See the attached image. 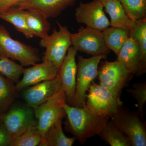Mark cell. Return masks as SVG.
I'll use <instances>...</instances> for the list:
<instances>
[{
	"instance_id": "f546056e",
	"label": "cell",
	"mask_w": 146,
	"mask_h": 146,
	"mask_svg": "<svg viewBox=\"0 0 146 146\" xmlns=\"http://www.w3.org/2000/svg\"><path fill=\"white\" fill-rule=\"evenodd\" d=\"M22 0H0V13L14 7Z\"/></svg>"
},
{
	"instance_id": "d4e9b609",
	"label": "cell",
	"mask_w": 146,
	"mask_h": 146,
	"mask_svg": "<svg viewBox=\"0 0 146 146\" xmlns=\"http://www.w3.org/2000/svg\"><path fill=\"white\" fill-rule=\"evenodd\" d=\"M24 69L22 65L12 59L0 55V74L13 83L17 84L20 81Z\"/></svg>"
},
{
	"instance_id": "ffe728a7",
	"label": "cell",
	"mask_w": 146,
	"mask_h": 146,
	"mask_svg": "<svg viewBox=\"0 0 146 146\" xmlns=\"http://www.w3.org/2000/svg\"><path fill=\"white\" fill-rule=\"evenodd\" d=\"M130 35L137 41L140 48V60L137 75L141 76L146 72V18L133 21Z\"/></svg>"
},
{
	"instance_id": "52a82bcc",
	"label": "cell",
	"mask_w": 146,
	"mask_h": 146,
	"mask_svg": "<svg viewBox=\"0 0 146 146\" xmlns=\"http://www.w3.org/2000/svg\"><path fill=\"white\" fill-rule=\"evenodd\" d=\"M132 75L122 63L117 60H105L98 70L100 84L120 98L121 91Z\"/></svg>"
},
{
	"instance_id": "7402d4cb",
	"label": "cell",
	"mask_w": 146,
	"mask_h": 146,
	"mask_svg": "<svg viewBox=\"0 0 146 146\" xmlns=\"http://www.w3.org/2000/svg\"><path fill=\"white\" fill-rule=\"evenodd\" d=\"M0 19L13 25L17 31L23 33L27 39L34 37L27 25L24 10L12 7L0 13Z\"/></svg>"
},
{
	"instance_id": "30bf717a",
	"label": "cell",
	"mask_w": 146,
	"mask_h": 146,
	"mask_svg": "<svg viewBox=\"0 0 146 146\" xmlns=\"http://www.w3.org/2000/svg\"><path fill=\"white\" fill-rule=\"evenodd\" d=\"M0 116L1 123L13 138L23 134L32 126L36 125L34 111L29 106H16Z\"/></svg>"
},
{
	"instance_id": "44dd1931",
	"label": "cell",
	"mask_w": 146,
	"mask_h": 146,
	"mask_svg": "<svg viewBox=\"0 0 146 146\" xmlns=\"http://www.w3.org/2000/svg\"><path fill=\"white\" fill-rule=\"evenodd\" d=\"M110 27L102 32L106 46L117 55L130 36V31L124 28Z\"/></svg>"
},
{
	"instance_id": "9c48e42d",
	"label": "cell",
	"mask_w": 146,
	"mask_h": 146,
	"mask_svg": "<svg viewBox=\"0 0 146 146\" xmlns=\"http://www.w3.org/2000/svg\"><path fill=\"white\" fill-rule=\"evenodd\" d=\"M72 46L77 51L93 56H107L110 52L104 38L102 32L86 27H82L77 33H71Z\"/></svg>"
},
{
	"instance_id": "4316f807",
	"label": "cell",
	"mask_w": 146,
	"mask_h": 146,
	"mask_svg": "<svg viewBox=\"0 0 146 146\" xmlns=\"http://www.w3.org/2000/svg\"><path fill=\"white\" fill-rule=\"evenodd\" d=\"M42 139V134L36 125H33L23 134L13 138L10 146H38Z\"/></svg>"
},
{
	"instance_id": "5bb4252c",
	"label": "cell",
	"mask_w": 146,
	"mask_h": 146,
	"mask_svg": "<svg viewBox=\"0 0 146 146\" xmlns=\"http://www.w3.org/2000/svg\"><path fill=\"white\" fill-rule=\"evenodd\" d=\"M24 91L23 97L29 106L34 108L53 96L62 89L58 77L31 86Z\"/></svg>"
},
{
	"instance_id": "7a4b0ae2",
	"label": "cell",
	"mask_w": 146,
	"mask_h": 146,
	"mask_svg": "<svg viewBox=\"0 0 146 146\" xmlns=\"http://www.w3.org/2000/svg\"><path fill=\"white\" fill-rule=\"evenodd\" d=\"M107 56H96L86 58L78 56L74 97L71 105L82 107L86 105V95L90 85L98 76V65Z\"/></svg>"
},
{
	"instance_id": "9a60e30c",
	"label": "cell",
	"mask_w": 146,
	"mask_h": 146,
	"mask_svg": "<svg viewBox=\"0 0 146 146\" xmlns=\"http://www.w3.org/2000/svg\"><path fill=\"white\" fill-rule=\"evenodd\" d=\"M78 0H22L14 7L19 9H35L42 12L47 18H56Z\"/></svg>"
},
{
	"instance_id": "484cf974",
	"label": "cell",
	"mask_w": 146,
	"mask_h": 146,
	"mask_svg": "<svg viewBox=\"0 0 146 146\" xmlns=\"http://www.w3.org/2000/svg\"><path fill=\"white\" fill-rule=\"evenodd\" d=\"M125 12L133 21L146 18V0H119Z\"/></svg>"
},
{
	"instance_id": "4fadbf2b",
	"label": "cell",
	"mask_w": 146,
	"mask_h": 146,
	"mask_svg": "<svg viewBox=\"0 0 146 146\" xmlns=\"http://www.w3.org/2000/svg\"><path fill=\"white\" fill-rule=\"evenodd\" d=\"M43 61L24 69L23 78L15 85L17 91L42 82L51 80L57 76L59 70L53 63L48 60Z\"/></svg>"
},
{
	"instance_id": "7c38bea8",
	"label": "cell",
	"mask_w": 146,
	"mask_h": 146,
	"mask_svg": "<svg viewBox=\"0 0 146 146\" xmlns=\"http://www.w3.org/2000/svg\"><path fill=\"white\" fill-rule=\"evenodd\" d=\"M77 52L72 46L70 47L58 74L67 101L70 105L72 103L75 94L77 71L76 57Z\"/></svg>"
},
{
	"instance_id": "ac0fdd59",
	"label": "cell",
	"mask_w": 146,
	"mask_h": 146,
	"mask_svg": "<svg viewBox=\"0 0 146 146\" xmlns=\"http://www.w3.org/2000/svg\"><path fill=\"white\" fill-rule=\"evenodd\" d=\"M27 25L34 36L44 39L48 36L51 25L44 13L35 9L24 10Z\"/></svg>"
},
{
	"instance_id": "8992f818",
	"label": "cell",
	"mask_w": 146,
	"mask_h": 146,
	"mask_svg": "<svg viewBox=\"0 0 146 146\" xmlns=\"http://www.w3.org/2000/svg\"><path fill=\"white\" fill-rule=\"evenodd\" d=\"M121 106L111 117V121L128 138L131 146H146L145 122L137 112H130Z\"/></svg>"
},
{
	"instance_id": "e0dca14e",
	"label": "cell",
	"mask_w": 146,
	"mask_h": 146,
	"mask_svg": "<svg viewBox=\"0 0 146 146\" xmlns=\"http://www.w3.org/2000/svg\"><path fill=\"white\" fill-rule=\"evenodd\" d=\"M110 18V26L131 30L133 21L128 17L119 0H100Z\"/></svg>"
},
{
	"instance_id": "6da1fadb",
	"label": "cell",
	"mask_w": 146,
	"mask_h": 146,
	"mask_svg": "<svg viewBox=\"0 0 146 146\" xmlns=\"http://www.w3.org/2000/svg\"><path fill=\"white\" fill-rule=\"evenodd\" d=\"M68 129L76 140L83 144L89 138L99 135L109 118L95 114L86 105L76 107L65 103L63 105Z\"/></svg>"
},
{
	"instance_id": "603a6c76",
	"label": "cell",
	"mask_w": 146,
	"mask_h": 146,
	"mask_svg": "<svg viewBox=\"0 0 146 146\" xmlns=\"http://www.w3.org/2000/svg\"><path fill=\"white\" fill-rule=\"evenodd\" d=\"M99 136L111 146H131L128 138L111 120L106 125Z\"/></svg>"
},
{
	"instance_id": "277c9868",
	"label": "cell",
	"mask_w": 146,
	"mask_h": 146,
	"mask_svg": "<svg viewBox=\"0 0 146 146\" xmlns=\"http://www.w3.org/2000/svg\"><path fill=\"white\" fill-rule=\"evenodd\" d=\"M59 30L54 28L52 34L44 39H41L40 44L46 51L42 57L43 61L48 60L53 63L58 70L72 46L71 33L68 27L63 26L57 22Z\"/></svg>"
},
{
	"instance_id": "83f0119b",
	"label": "cell",
	"mask_w": 146,
	"mask_h": 146,
	"mask_svg": "<svg viewBox=\"0 0 146 146\" xmlns=\"http://www.w3.org/2000/svg\"><path fill=\"white\" fill-rule=\"evenodd\" d=\"M128 93L131 94L137 101V113L143 119V107L146 102V83L145 82L134 84L132 89H129Z\"/></svg>"
},
{
	"instance_id": "2e32d148",
	"label": "cell",
	"mask_w": 146,
	"mask_h": 146,
	"mask_svg": "<svg viewBox=\"0 0 146 146\" xmlns=\"http://www.w3.org/2000/svg\"><path fill=\"white\" fill-rule=\"evenodd\" d=\"M117 59L126 67L132 75H137L140 51L137 41L131 36L127 39L117 54Z\"/></svg>"
},
{
	"instance_id": "3957f363",
	"label": "cell",
	"mask_w": 146,
	"mask_h": 146,
	"mask_svg": "<svg viewBox=\"0 0 146 146\" xmlns=\"http://www.w3.org/2000/svg\"><path fill=\"white\" fill-rule=\"evenodd\" d=\"M0 55L17 60L23 67L32 66L40 60L38 49L13 39L2 25H0Z\"/></svg>"
},
{
	"instance_id": "d6986e66",
	"label": "cell",
	"mask_w": 146,
	"mask_h": 146,
	"mask_svg": "<svg viewBox=\"0 0 146 146\" xmlns=\"http://www.w3.org/2000/svg\"><path fill=\"white\" fill-rule=\"evenodd\" d=\"M62 120L55 123L47 131L42 138L40 146H72L76 139L74 137L69 138L63 132Z\"/></svg>"
},
{
	"instance_id": "5b68a950",
	"label": "cell",
	"mask_w": 146,
	"mask_h": 146,
	"mask_svg": "<svg viewBox=\"0 0 146 146\" xmlns=\"http://www.w3.org/2000/svg\"><path fill=\"white\" fill-rule=\"evenodd\" d=\"M66 102L65 92L61 89L46 102L33 108L37 120L36 127L42 138L53 124L66 116L63 105Z\"/></svg>"
},
{
	"instance_id": "ba28073f",
	"label": "cell",
	"mask_w": 146,
	"mask_h": 146,
	"mask_svg": "<svg viewBox=\"0 0 146 146\" xmlns=\"http://www.w3.org/2000/svg\"><path fill=\"white\" fill-rule=\"evenodd\" d=\"M86 95V105L95 114L111 118L122 105V102L100 84H91Z\"/></svg>"
},
{
	"instance_id": "8fae6325",
	"label": "cell",
	"mask_w": 146,
	"mask_h": 146,
	"mask_svg": "<svg viewBox=\"0 0 146 146\" xmlns=\"http://www.w3.org/2000/svg\"><path fill=\"white\" fill-rule=\"evenodd\" d=\"M104 9L100 0L87 3L81 2L75 9L76 21L86 27L103 31L110 26V21L105 14Z\"/></svg>"
},
{
	"instance_id": "f1b7e54d",
	"label": "cell",
	"mask_w": 146,
	"mask_h": 146,
	"mask_svg": "<svg viewBox=\"0 0 146 146\" xmlns=\"http://www.w3.org/2000/svg\"><path fill=\"white\" fill-rule=\"evenodd\" d=\"M13 137L0 121V146L11 145Z\"/></svg>"
},
{
	"instance_id": "4dcf8cb0",
	"label": "cell",
	"mask_w": 146,
	"mask_h": 146,
	"mask_svg": "<svg viewBox=\"0 0 146 146\" xmlns=\"http://www.w3.org/2000/svg\"><path fill=\"white\" fill-rule=\"evenodd\" d=\"M0 121H1V116H0Z\"/></svg>"
},
{
	"instance_id": "cb8c5ba5",
	"label": "cell",
	"mask_w": 146,
	"mask_h": 146,
	"mask_svg": "<svg viewBox=\"0 0 146 146\" xmlns=\"http://www.w3.org/2000/svg\"><path fill=\"white\" fill-rule=\"evenodd\" d=\"M17 91L13 82L0 74V116L10 108L16 98Z\"/></svg>"
}]
</instances>
